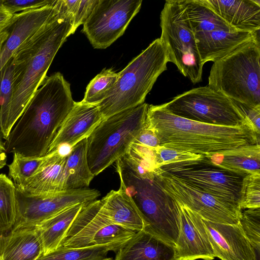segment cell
I'll use <instances>...</instances> for the list:
<instances>
[{"instance_id": "6da1fadb", "label": "cell", "mask_w": 260, "mask_h": 260, "mask_svg": "<svg viewBox=\"0 0 260 260\" xmlns=\"http://www.w3.org/2000/svg\"><path fill=\"white\" fill-rule=\"evenodd\" d=\"M75 104L70 84L60 73L47 77L5 140L7 153L45 156Z\"/></svg>"}, {"instance_id": "7a4b0ae2", "label": "cell", "mask_w": 260, "mask_h": 260, "mask_svg": "<svg viewBox=\"0 0 260 260\" xmlns=\"http://www.w3.org/2000/svg\"><path fill=\"white\" fill-rule=\"evenodd\" d=\"M59 13L24 42L12 56V96L7 129L9 135L39 87L59 49L70 36V16Z\"/></svg>"}, {"instance_id": "3957f363", "label": "cell", "mask_w": 260, "mask_h": 260, "mask_svg": "<svg viewBox=\"0 0 260 260\" xmlns=\"http://www.w3.org/2000/svg\"><path fill=\"white\" fill-rule=\"evenodd\" d=\"M145 127L160 146L199 154L259 143V136L247 125L209 124L175 115L163 105H149Z\"/></svg>"}, {"instance_id": "277c9868", "label": "cell", "mask_w": 260, "mask_h": 260, "mask_svg": "<svg viewBox=\"0 0 260 260\" xmlns=\"http://www.w3.org/2000/svg\"><path fill=\"white\" fill-rule=\"evenodd\" d=\"M116 163L119 188L140 211L143 230L175 247L180 228L178 204L163 190L157 171L146 170L126 154Z\"/></svg>"}, {"instance_id": "5b68a950", "label": "cell", "mask_w": 260, "mask_h": 260, "mask_svg": "<svg viewBox=\"0 0 260 260\" xmlns=\"http://www.w3.org/2000/svg\"><path fill=\"white\" fill-rule=\"evenodd\" d=\"M169 62L161 39L154 40L118 73L117 81L107 97L98 106L103 120L144 103L159 76Z\"/></svg>"}, {"instance_id": "8992f818", "label": "cell", "mask_w": 260, "mask_h": 260, "mask_svg": "<svg viewBox=\"0 0 260 260\" xmlns=\"http://www.w3.org/2000/svg\"><path fill=\"white\" fill-rule=\"evenodd\" d=\"M259 36L214 62L208 86L248 106H260Z\"/></svg>"}, {"instance_id": "52a82bcc", "label": "cell", "mask_w": 260, "mask_h": 260, "mask_svg": "<svg viewBox=\"0 0 260 260\" xmlns=\"http://www.w3.org/2000/svg\"><path fill=\"white\" fill-rule=\"evenodd\" d=\"M149 105L116 113L105 119L87 138V159L95 176L128 151L144 128Z\"/></svg>"}, {"instance_id": "ba28073f", "label": "cell", "mask_w": 260, "mask_h": 260, "mask_svg": "<svg viewBox=\"0 0 260 260\" xmlns=\"http://www.w3.org/2000/svg\"><path fill=\"white\" fill-rule=\"evenodd\" d=\"M160 39L169 62L193 84L202 80L204 64L184 7L180 0L166 1L160 15Z\"/></svg>"}, {"instance_id": "9c48e42d", "label": "cell", "mask_w": 260, "mask_h": 260, "mask_svg": "<svg viewBox=\"0 0 260 260\" xmlns=\"http://www.w3.org/2000/svg\"><path fill=\"white\" fill-rule=\"evenodd\" d=\"M163 105L175 115L198 122L228 126L247 125L244 114L234 101L208 85L184 92Z\"/></svg>"}, {"instance_id": "30bf717a", "label": "cell", "mask_w": 260, "mask_h": 260, "mask_svg": "<svg viewBox=\"0 0 260 260\" xmlns=\"http://www.w3.org/2000/svg\"><path fill=\"white\" fill-rule=\"evenodd\" d=\"M101 200L85 203L63 238L60 247L78 248L125 243L136 232L115 224L101 212Z\"/></svg>"}, {"instance_id": "8fae6325", "label": "cell", "mask_w": 260, "mask_h": 260, "mask_svg": "<svg viewBox=\"0 0 260 260\" xmlns=\"http://www.w3.org/2000/svg\"><path fill=\"white\" fill-rule=\"evenodd\" d=\"M157 174L165 192L197 213L203 220L223 224L239 223L242 210L238 205L212 195L159 168Z\"/></svg>"}, {"instance_id": "7c38bea8", "label": "cell", "mask_w": 260, "mask_h": 260, "mask_svg": "<svg viewBox=\"0 0 260 260\" xmlns=\"http://www.w3.org/2000/svg\"><path fill=\"white\" fill-rule=\"evenodd\" d=\"M159 168L212 195L239 205L240 190L245 176L214 166L203 157Z\"/></svg>"}, {"instance_id": "4fadbf2b", "label": "cell", "mask_w": 260, "mask_h": 260, "mask_svg": "<svg viewBox=\"0 0 260 260\" xmlns=\"http://www.w3.org/2000/svg\"><path fill=\"white\" fill-rule=\"evenodd\" d=\"M100 195L99 190L88 188L37 195L16 188V216L12 228H35L70 206L93 201Z\"/></svg>"}, {"instance_id": "5bb4252c", "label": "cell", "mask_w": 260, "mask_h": 260, "mask_svg": "<svg viewBox=\"0 0 260 260\" xmlns=\"http://www.w3.org/2000/svg\"><path fill=\"white\" fill-rule=\"evenodd\" d=\"M142 0H99L82 31L96 49H106L124 32Z\"/></svg>"}, {"instance_id": "9a60e30c", "label": "cell", "mask_w": 260, "mask_h": 260, "mask_svg": "<svg viewBox=\"0 0 260 260\" xmlns=\"http://www.w3.org/2000/svg\"><path fill=\"white\" fill-rule=\"evenodd\" d=\"M177 202L180 228L175 246L176 260L214 259L215 255L203 219L197 213Z\"/></svg>"}, {"instance_id": "2e32d148", "label": "cell", "mask_w": 260, "mask_h": 260, "mask_svg": "<svg viewBox=\"0 0 260 260\" xmlns=\"http://www.w3.org/2000/svg\"><path fill=\"white\" fill-rule=\"evenodd\" d=\"M58 7V0H54L45 7L15 14L6 28L8 37L1 48L0 71L24 42L59 13Z\"/></svg>"}, {"instance_id": "e0dca14e", "label": "cell", "mask_w": 260, "mask_h": 260, "mask_svg": "<svg viewBox=\"0 0 260 260\" xmlns=\"http://www.w3.org/2000/svg\"><path fill=\"white\" fill-rule=\"evenodd\" d=\"M203 220L215 257L221 260H259L239 223Z\"/></svg>"}, {"instance_id": "ac0fdd59", "label": "cell", "mask_w": 260, "mask_h": 260, "mask_svg": "<svg viewBox=\"0 0 260 260\" xmlns=\"http://www.w3.org/2000/svg\"><path fill=\"white\" fill-rule=\"evenodd\" d=\"M103 120L97 104H87L82 101L75 102L51 142L47 154L62 146L72 148L87 138Z\"/></svg>"}, {"instance_id": "d6986e66", "label": "cell", "mask_w": 260, "mask_h": 260, "mask_svg": "<svg viewBox=\"0 0 260 260\" xmlns=\"http://www.w3.org/2000/svg\"><path fill=\"white\" fill-rule=\"evenodd\" d=\"M228 24L238 31L258 32L260 28L259 0H202Z\"/></svg>"}, {"instance_id": "ffe728a7", "label": "cell", "mask_w": 260, "mask_h": 260, "mask_svg": "<svg viewBox=\"0 0 260 260\" xmlns=\"http://www.w3.org/2000/svg\"><path fill=\"white\" fill-rule=\"evenodd\" d=\"M68 154H61L58 150L47 154L36 174L16 188L35 195L65 191L64 168Z\"/></svg>"}, {"instance_id": "44dd1931", "label": "cell", "mask_w": 260, "mask_h": 260, "mask_svg": "<svg viewBox=\"0 0 260 260\" xmlns=\"http://www.w3.org/2000/svg\"><path fill=\"white\" fill-rule=\"evenodd\" d=\"M201 60L204 64L224 57L242 44L259 36V32L224 30L193 32Z\"/></svg>"}, {"instance_id": "7402d4cb", "label": "cell", "mask_w": 260, "mask_h": 260, "mask_svg": "<svg viewBox=\"0 0 260 260\" xmlns=\"http://www.w3.org/2000/svg\"><path fill=\"white\" fill-rule=\"evenodd\" d=\"M114 260H176L175 247L144 230L117 251Z\"/></svg>"}, {"instance_id": "603a6c76", "label": "cell", "mask_w": 260, "mask_h": 260, "mask_svg": "<svg viewBox=\"0 0 260 260\" xmlns=\"http://www.w3.org/2000/svg\"><path fill=\"white\" fill-rule=\"evenodd\" d=\"M260 144L247 145L203 155L214 166L246 176L260 174Z\"/></svg>"}, {"instance_id": "cb8c5ba5", "label": "cell", "mask_w": 260, "mask_h": 260, "mask_svg": "<svg viewBox=\"0 0 260 260\" xmlns=\"http://www.w3.org/2000/svg\"><path fill=\"white\" fill-rule=\"evenodd\" d=\"M101 200V212L110 221L135 232L144 230L145 224L140 211L121 189L111 190Z\"/></svg>"}, {"instance_id": "d4e9b609", "label": "cell", "mask_w": 260, "mask_h": 260, "mask_svg": "<svg viewBox=\"0 0 260 260\" xmlns=\"http://www.w3.org/2000/svg\"><path fill=\"white\" fill-rule=\"evenodd\" d=\"M42 254V243L35 228H12L4 236L0 260H36Z\"/></svg>"}, {"instance_id": "484cf974", "label": "cell", "mask_w": 260, "mask_h": 260, "mask_svg": "<svg viewBox=\"0 0 260 260\" xmlns=\"http://www.w3.org/2000/svg\"><path fill=\"white\" fill-rule=\"evenodd\" d=\"M85 204L70 206L35 227L42 243V254L53 252L61 246L66 233Z\"/></svg>"}, {"instance_id": "4316f807", "label": "cell", "mask_w": 260, "mask_h": 260, "mask_svg": "<svg viewBox=\"0 0 260 260\" xmlns=\"http://www.w3.org/2000/svg\"><path fill=\"white\" fill-rule=\"evenodd\" d=\"M94 176L87 159V138L73 146L67 158L64 168L65 190L88 188Z\"/></svg>"}, {"instance_id": "83f0119b", "label": "cell", "mask_w": 260, "mask_h": 260, "mask_svg": "<svg viewBox=\"0 0 260 260\" xmlns=\"http://www.w3.org/2000/svg\"><path fill=\"white\" fill-rule=\"evenodd\" d=\"M181 1L193 32L214 30L239 31L228 24L202 0Z\"/></svg>"}, {"instance_id": "f1b7e54d", "label": "cell", "mask_w": 260, "mask_h": 260, "mask_svg": "<svg viewBox=\"0 0 260 260\" xmlns=\"http://www.w3.org/2000/svg\"><path fill=\"white\" fill-rule=\"evenodd\" d=\"M124 243H112L84 248H70L60 247L36 260H103L110 251L116 252Z\"/></svg>"}, {"instance_id": "f546056e", "label": "cell", "mask_w": 260, "mask_h": 260, "mask_svg": "<svg viewBox=\"0 0 260 260\" xmlns=\"http://www.w3.org/2000/svg\"><path fill=\"white\" fill-rule=\"evenodd\" d=\"M16 216V186L6 174H0V232H9Z\"/></svg>"}, {"instance_id": "4dcf8cb0", "label": "cell", "mask_w": 260, "mask_h": 260, "mask_svg": "<svg viewBox=\"0 0 260 260\" xmlns=\"http://www.w3.org/2000/svg\"><path fill=\"white\" fill-rule=\"evenodd\" d=\"M14 67L12 57L0 71V139L6 140L8 117L13 88Z\"/></svg>"}, {"instance_id": "1f68e13d", "label": "cell", "mask_w": 260, "mask_h": 260, "mask_svg": "<svg viewBox=\"0 0 260 260\" xmlns=\"http://www.w3.org/2000/svg\"><path fill=\"white\" fill-rule=\"evenodd\" d=\"M45 156L30 157L14 153L12 161L8 168L9 176L15 185H21L34 176L44 162Z\"/></svg>"}, {"instance_id": "d6a6232c", "label": "cell", "mask_w": 260, "mask_h": 260, "mask_svg": "<svg viewBox=\"0 0 260 260\" xmlns=\"http://www.w3.org/2000/svg\"><path fill=\"white\" fill-rule=\"evenodd\" d=\"M118 74L112 69L103 70L88 84L82 102L98 104L105 99L113 88Z\"/></svg>"}, {"instance_id": "836d02e7", "label": "cell", "mask_w": 260, "mask_h": 260, "mask_svg": "<svg viewBox=\"0 0 260 260\" xmlns=\"http://www.w3.org/2000/svg\"><path fill=\"white\" fill-rule=\"evenodd\" d=\"M99 0H60V6L64 14L70 16L72 27L70 35L83 24L91 14Z\"/></svg>"}, {"instance_id": "e575fe53", "label": "cell", "mask_w": 260, "mask_h": 260, "mask_svg": "<svg viewBox=\"0 0 260 260\" xmlns=\"http://www.w3.org/2000/svg\"><path fill=\"white\" fill-rule=\"evenodd\" d=\"M239 223L259 259L260 208L242 212Z\"/></svg>"}, {"instance_id": "d590c367", "label": "cell", "mask_w": 260, "mask_h": 260, "mask_svg": "<svg viewBox=\"0 0 260 260\" xmlns=\"http://www.w3.org/2000/svg\"><path fill=\"white\" fill-rule=\"evenodd\" d=\"M239 205L241 210L260 208V174L244 177Z\"/></svg>"}, {"instance_id": "8d00e7d4", "label": "cell", "mask_w": 260, "mask_h": 260, "mask_svg": "<svg viewBox=\"0 0 260 260\" xmlns=\"http://www.w3.org/2000/svg\"><path fill=\"white\" fill-rule=\"evenodd\" d=\"M155 164L157 168L177 162L200 159L203 155L159 146L153 149Z\"/></svg>"}, {"instance_id": "74e56055", "label": "cell", "mask_w": 260, "mask_h": 260, "mask_svg": "<svg viewBox=\"0 0 260 260\" xmlns=\"http://www.w3.org/2000/svg\"><path fill=\"white\" fill-rule=\"evenodd\" d=\"M53 2L54 0H2L5 9L12 14L40 8Z\"/></svg>"}, {"instance_id": "f35d334b", "label": "cell", "mask_w": 260, "mask_h": 260, "mask_svg": "<svg viewBox=\"0 0 260 260\" xmlns=\"http://www.w3.org/2000/svg\"><path fill=\"white\" fill-rule=\"evenodd\" d=\"M234 102L244 114L247 125L260 136V106L252 107L235 101Z\"/></svg>"}, {"instance_id": "ab89813d", "label": "cell", "mask_w": 260, "mask_h": 260, "mask_svg": "<svg viewBox=\"0 0 260 260\" xmlns=\"http://www.w3.org/2000/svg\"><path fill=\"white\" fill-rule=\"evenodd\" d=\"M134 143L143 146L154 148L160 146V143L156 135L145 127L134 141Z\"/></svg>"}, {"instance_id": "60d3db41", "label": "cell", "mask_w": 260, "mask_h": 260, "mask_svg": "<svg viewBox=\"0 0 260 260\" xmlns=\"http://www.w3.org/2000/svg\"><path fill=\"white\" fill-rule=\"evenodd\" d=\"M14 15L9 13L5 9H0V32L3 31L12 22Z\"/></svg>"}, {"instance_id": "b9f144b4", "label": "cell", "mask_w": 260, "mask_h": 260, "mask_svg": "<svg viewBox=\"0 0 260 260\" xmlns=\"http://www.w3.org/2000/svg\"><path fill=\"white\" fill-rule=\"evenodd\" d=\"M7 152L4 146V143L0 139V170L4 168L7 163Z\"/></svg>"}, {"instance_id": "7bdbcfd3", "label": "cell", "mask_w": 260, "mask_h": 260, "mask_svg": "<svg viewBox=\"0 0 260 260\" xmlns=\"http://www.w3.org/2000/svg\"><path fill=\"white\" fill-rule=\"evenodd\" d=\"M8 37V32L6 29H5L3 31L0 32V50L2 45L7 40Z\"/></svg>"}, {"instance_id": "ee69618b", "label": "cell", "mask_w": 260, "mask_h": 260, "mask_svg": "<svg viewBox=\"0 0 260 260\" xmlns=\"http://www.w3.org/2000/svg\"><path fill=\"white\" fill-rule=\"evenodd\" d=\"M4 236H5V234H3V233H2L1 232H0V255H1V250H2V247L3 242Z\"/></svg>"}, {"instance_id": "f6af8a7d", "label": "cell", "mask_w": 260, "mask_h": 260, "mask_svg": "<svg viewBox=\"0 0 260 260\" xmlns=\"http://www.w3.org/2000/svg\"><path fill=\"white\" fill-rule=\"evenodd\" d=\"M5 9V8L3 6V5L2 3V0H0V9Z\"/></svg>"}, {"instance_id": "bcb514c9", "label": "cell", "mask_w": 260, "mask_h": 260, "mask_svg": "<svg viewBox=\"0 0 260 260\" xmlns=\"http://www.w3.org/2000/svg\"><path fill=\"white\" fill-rule=\"evenodd\" d=\"M103 260H114L111 257H107L105 259H103Z\"/></svg>"}]
</instances>
